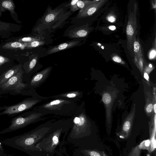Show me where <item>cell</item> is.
Wrapping results in <instances>:
<instances>
[{"label":"cell","instance_id":"cell-1","mask_svg":"<svg viewBox=\"0 0 156 156\" xmlns=\"http://www.w3.org/2000/svg\"><path fill=\"white\" fill-rule=\"evenodd\" d=\"M71 119L54 121L50 129L36 147L43 156H61L72 126Z\"/></svg>","mask_w":156,"mask_h":156},{"label":"cell","instance_id":"cell-2","mask_svg":"<svg viewBox=\"0 0 156 156\" xmlns=\"http://www.w3.org/2000/svg\"><path fill=\"white\" fill-rule=\"evenodd\" d=\"M54 121H49L23 134L3 139L2 143L31 156H43L36 146L49 132Z\"/></svg>","mask_w":156,"mask_h":156},{"label":"cell","instance_id":"cell-3","mask_svg":"<svg viewBox=\"0 0 156 156\" xmlns=\"http://www.w3.org/2000/svg\"><path fill=\"white\" fill-rule=\"evenodd\" d=\"M72 126L67 141L78 147L85 148V140L90 134L82 105L77 108L71 118Z\"/></svg>","mask_w":156,"mask_h":156},{"label":"cell","instance_id":"cell-4","mask_svg":"<svg viewBox=\"0 0 156 156\" xmlns=\"http://www.w3.org/2000/svg\"><path fill=\"white\" fill-rule=\"evenodd\" d=\"M38 106L35 109L46 115L53 114L61 116L73 115L77 108L75 101L62 98H55Z\"/></svg>","mask_w":156,"mask_h":156},{"label":"cell","instance_id":"cell-5","mask_svg":"<svg viewBox=\"0 0 156 156\" xmlns=\"http://www.w3.org/2000/svg\"><path fill=\"white\" fill-rule=\"evenodd\" d=\"M46 115L34 109V111L24 113L13 118L7 128L0 131V135L23 128L32 123L43 120Z\"/></svg>","mask_w":156,"mask_h":156},{"label":"cell","instance_id":"cell-6","mask_svg":"<svg viewBox=\"0 0 156 156\" xmlns=\"http://www.w3.org/2000/svg\"><path fill=\"white\" fill-rule=\"evenodd\" d=\"M43 99L39 98H28L24 99L16 104L9 106H3L2 112L0 113V116L7 115L13 116L31 108L35 105L40 102Z\"/></svg>","mask_w":156,"mask_h":156},{"label":"cell","instance_id":"cell-7","mask_svg":"<svg viewBox=\"0 0 156 156\" xmlns=\"http://www.w3.org/2000/svg\"><path fill=\"white\" fill-rule=\"evenodd\" d=\"M137 7L136 3L133 5V10L129 13L128 20L126 26V33L127 39V47L132 53L133 49V42L136 38L137 27Z\"/></svg>","mask_w":156,"mask_h":156},{"label":"cell","instance_id":"cell-8","mask_svg":"<svg viewBox=\"0 0 156 156\" xmlns=\"http://www.w3.org/2000/svg\"><path fill=\"white\" fill-rule=\"evenodd\" d=\"M23 73L22 69H20L5 83L0 85V88L3 91L12 90L20 92L21 90L27 86V84L22 82Z\"/></svg>","mask_w":156,"mask_h":156},{"label":"cell","instance_id":"cell-9","mask_svg":"<svg viewBox=\"0 0 156 156\" xmlns=\"http://www.w3.org/2000/svg\"><path fill=\"white\" fill-rule=\"evenodd\" d=\"M52 67H47L34 75L31 79L27 86L30 88L34 89L44 82L49 76Z\"/></svg>","mask_w":156,"mask_h":156},{"label":"cell","instance_id":"cell-10","mask_svg":"<svg viewBox=\"0 0 156 156\" xmlns=\"http://www.w3.org/2000/svg\"><path fill=\"white\" fill-rule=\"evenodd\" d=\"M105 0H94L85 9L79 11L77 17L78 18L85 17L94 14L104 3Z\"/></svg>","mask_w":156,"mask_h":156},{"label":"cell","instance_id":"cell-11","mask_svg":"<svg viewBox=\"0 0 156 156\" xmlns=\"http://www.w3.org/2000/svg\"><path fill=\"white\" fill-rule=\"evenodd\" d=\"M74 156H107L103 152L97 150L78 147L73 152Z\"/></svg>","mask_w":156,"mask_h":156},{"label":"cell","instance_id":"cell-12","mask_svg":"<svg viewBox=\"0 0 156 156\" xmlns=\"http://www.w3.org/2000/svg\"><path fill=\"white\" fill-rule=\"evenodd\" d=\"M62 9L48 10V12L41 20V23L43 24H47L53 21L56 19L58 15L62 12Z\"/></svg>","mask_w":156,"mask_h":156},{"label":"cell","instance_id":"cell-13","mask_svg":"<svg viewBox=\"0 0 156 156\" xmlns=\"http://www.w3.org/2000/svg\"><path fill=\"white\" fill-rule=\"evenodd\" d=\"M82 92L80 91H74L61 94L55 96H53L52 97L55 98H62L76 101L80 99L82 97Z\"/></svg>","mask_w":156,"mask_h":156},{"label":"cell","instance_id":"cell-14","mask_svg":"<svg viewBox=\"0 0 156 156\" xmlns=\"http://www.w3.org/2000/svg\"><path fill=\"white\" fill-rule=\"evenodd\" d=\"M79 43V41H69L63 43L53 47L48 51V53L51 54L70 48L76 46Z\"/></svg>","mask_w":156,"mask_h":156},{"label":"cell","instance_id":"cell-15","mask_svg":"<svg viewBox=\"0 0 156 156\" xmlns=\"http://www.w3.org/2000/svg\"><path fill=\"white\" fill-rule=\"evenodd\" d=\"M21 69L20 66L15 67L9 69L0 76V85L5 83Z\"/></svg>","mask_w":156,"mask_h":156},{"label":"cell","instance_id":"cell-16","mask_svg":"<svg viewBox=\"0 0 156 156\" xmlns=\"http://www.w3.org/2000/svg\"><path fill=\"white\" fill-rule=\"evenodd\" d=\"M133 49L135 61L138 63L140 62H143L141 46L136 38L133 41Z\"/></svg>","mask_w":156,"mask_h":156},{"label":"cell","instance_id":"cell-17","mask_svg":"<svg viewBox=\"0 0 156 156\" xmlns=\"http://www.w3.org/2000/svg\"><path fill=\"white\" fill-rule=\"evenodd\" d=\"M88 31L86 29L80 28L70 32L69 36L72 38H78L85 37L88 34Z\"/></svg>","mask_w":156,"mask_h":156},{"label":"cell","instance_id":"cell-18","mask_svg":"<svg viewBox=\"0 0 156 156\" xmlns=\"http://www.w3.org/2000/svg\"><path fill=\"white\" fill-rule=\"evenodd\" d=\"M89 0H78L76 5L80 11L83 10L85 9L92 2Z\"/></svg>","mask_w":156,"mask_h":156},{"label":"cell","instance_id":"cell-19","mask_svg":"<svg viewBox=\"0 0 156 156\" xmlns=\"http://www.w3.org/2000/svg\"><path fill=\"white\" fill-rule=\"evenodd\" d=\"M141 148L140 145L133 147L128 156H140Z\"/></svg>","mask_w":156,"mask_h":156},{"label":"cell","instance_id":"cell-20","mask_svg":"<svg viewBox=\"0 0 156 156\" xmlns=\"http://www.w3.org/2000/svg\"><path fill=\"white\" fill-rule=\"evenodd\" d=\"M45 42L43 41H35L30 42L28 47L29 48H35L44 44Z\"/></svg>","mask_w":156,"mask_h":156},{"label":"cell","instance_id":"cell-21","mask_svg":"<svg viewBox=\"0 0 156 156\" xmlns=\"http://www.w3.org/2000/svg\"><path fill=\"white\" fill-rule=\"evenodd\" d=\"M38 58V56H37L34 58L30 62L29 65V67L27 73L30 72L35 66Z\"/></svg>","mask_w":156,"mask_h":156},{"label":"cell","instance_id":"cell-22","mask_svg":"<svg viewBox=\"0 0 156 156\" xmlns=\"http://www.w3.org/2000/svg\"><path fill=\"white\" fill-rule=\"evenodd\" d=\"M102 100L104 103L108 104L111 102V97L109 94L108 93H105L103 95Z\"/></svg>","mask_w":156,"mask_h":156},{"label":"cell","instance_id":"cell-23","mask_svg":"<svg viewBox=\"0 0 156 156\" xmlns=\"http://www.w3.org/2000/svg\"><path fill=\"white\" fill-rule=\"evenodd\" d=\"M78 0H73L70 3V8L71 11L74 12L79 9L77 7L76 3Z\"/></svg>","mask_w":156,"mask_h":156},{"label":"cell","instance_id":"cell-24","mask_svg":"<svg viewBox=\"0 0 156 156\" xmlns=\"http://www.w3.org/2000/svg\"><path fill=\"white\" fill-rule=\"evenodd\" d=\"M2 5L4 8L8 9H11L13 7L12 2L9 0L4 1L2 3Z\"/></svg>","mask_w":156,"mask_h":156},{"label":"cell","instance_id":"cell-25","mask_svg":"<svg viewBox=\"0 0 156 156\" xmlns=\"http://www.w3.org/2000/svg\"><path fill=\"white\" fill-rule=\"evenodd\" d=\"M21 41L25 42H31L35 41H41V39L40 38H34L30 37H24L21 39Z\"/></svg>","mask_w":156,"mask_h":156},{"label":"cell","instance_id":"cell-26","mask_svg":"<svg viewBox=\"0 0 156 156\" xmlns=\"http://www.w3.org/2000/svg\"><path fill=\"white\" fill-rule=\"evenodd\" d=\"M112 60L116 62L124 64V62L122 61L121 58L119 56H114L112 58Z\"/></svg>","mask_w":156,"mask_h":156},{"label":"cell","instance_id":"cell-27","mask_svg":"<svg viewBox=\"0 0 156 156\" xmlns=\"http://www.w3.org/2000/svg\"><path fill=\"white\" fill-rule=\"evenodd\" d=\"M11 46L14 48H18L22 46V44L20 42H15L11 44Z\"/></svg>","mask_w":156,"mask_h":156},{"label":"cell","instance_id":"cell-28","mask_svg":"<svg viewBox=\"0 0 156 156\" xmlns=\"http://www.w3.org/2000/svg\"><path fill=\"white\" fill-rule=\"evenodd\" d=\"M153 108V106L152 104H149L146 108V111L147 112L150 113L152 111Z\"/></svg>","mask_w":156,"mask_h":156},{"label":"cell","instance_id":"cell-29","mask_svg":"<svg viewBox=\"0 0 156 156\" xmlns=\"http://www.w3.org/2000/svg\"><path fill=\"white\" fill-rule=\"evenodd\" d=\"M107 19L109 22L111 23L114 22L116 20L115 16L112 15L108 16L107 18Z\"/></svg>","mask_w":156,"mask_h":156},{"label":"cell","instance_id":"cell-30","mask_svg":"<svg viewBox=\"0 0 156 156\" xmlns=\"http://www.w3.org/2000/svg\"><path fill=\"white\" fill-rule=\"evenodd\" d=\"M156 55V51L154 50H152L150 53L149 58L150 59H153Z\"/></svg>","mask_w":156,"mask_h":156},{"label":"cell","instance_id":"cell-31","mask_svg":"<svg viewBox=\"0 0 156 156\" xmlns=\"http://www.w3.org/2000/svg\"><path fill=\"white\" fill-rule=\"evenodd\" d=\"M5 62V58L4 57L0 56V65L3 63Z\"/></svg>","mask_w":156,"mask_h":156},{"label":"cell","instance_id":"cell-32","mask_svg":"<svg viewBox=\"0 0 156 156\" xmlns=\"http://www.w3.org/2000/svg\"><path fill=\"white\" fill-rule=\"evenodd\" d=\"M144 77L146 80L148 81L149 77L147 73H144Z\"/></svg>","mask_w":156,"mask_h":156},{"label":"cell","instance_id":"cell-33","mask_svg":"<svg viewBox=\"0 0 156 156\" xmlns=\"http://www.w3.org/2000/svg\"><path fill=\"white\" fill-rule=\"evenodd\" d=\"M109 28L111 30H113L116 29V27L114 26H111L109 27Z\"/></svg>","mask_w":156,"mask_h":156},{"label":"cell","instance_id":"cell-34","mask_svg":"<svg viewBox=\"0 0 156 156\" xmlns=\"http://www.w3.org/2000/svg\"><path fill=\"white\" fill-rule=\"evenodd\" d=\"M4 152L3 150L0 149V156H3Z\"/></svg>","mask_w":156,"mask_h":156},{"label":"cell","instance_id":"cell-35","mask_svg":"<svg viewBox=\"0 0 156 156\" xmlns=\"http://www.w3.org/2000/svg\"><path fill=\"white\" fill-rule=\"evenodd\" d=\"M3 156H14L11 154H8V153H4Z\"/></svg>","mask_w":156,"mask_h":156},{"label":"cell","instance_id":"cell-36","mask_svg":"<svg viewBox=\"0 0 156 156\" xmlns=\"http://www.w3.org/2000/svg\"><path fill=\"white\" fill-rule=\"evenodd\" d=\"M154 111L155 113H156V104H155L154 105Z\"/></svg>","mask_w":156,"mask_h":156},{"label":"cell","instance_id":"cell-37","mask_svg":"<svg viewBox=\"0 0 156 156\" xmlns=\"http://www.w3.org/2000/svg\"><path fill=\"white\" fill-rule=\"evenodd\" d=\"M149 67H150V68H152V65H151V64H150L149 65Z\"/></svg>","mask_w":156,"mask_h":156},{"label":"cell","instance_id":"cell-38","mask_svg":"<svg viewBox=\"0 0 156 156\" xmlns=\"http://www.w3.org/2000/svg\"><path fill=\"white\" fill-rule=\"evenodd\" d=\"M0 145H1V143H0ZM0 149L3 150L2 147H0Z\"/></svg>","mask_w":156,"mask_h":156},{"label":"cell","instance_id":"cell-39","mask_svg":"<svg viewBox=\"0 0 156 156\" xmlns=\"http://www.w3.org/2000/svg\"><path fill=\"white\" fill-rule=\"evenodd\" d=\"M63 156V155H62V156Z\"/></svg>","mask_w":156,"mask_h":156}]
</instances>
